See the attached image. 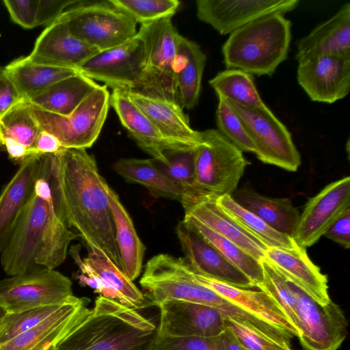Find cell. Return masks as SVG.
<instances>
[{
  "label": "cell",
  "mask_w": 350,
  "mask_h": 350,
  "mask_svg": "<svg viewBox=\"0 0 350 350\" xmlns=\"http://www.w3.org/2000/svg\"><path fill=\"white\" fill-rule=\"evenodd\" d=\"M49 179L59 217L88 250L101 251L122 269L107 182L94 157L82 148L49 154Z\"/></svg>",
  "instance_id": "6da1fadb"
},
{
  "label": "cell",
  "mask_w": 350,
  "mask_h": 350,
  "mask_svg": "<svg viewBox=\"0 0 350 350\" xmlns=\"http://www.w3.org/2000/svg\"><path fill=\"white\" fill-rule=\"evenodd\" d=\"M49 154L40 157L39 176L12 235L1 254V265L10 276L36 269H55L66 258L79 236L59 217L49 179Z\"/></svg>",
  "instance_id": "7a4b0ae2"
},
{
  "label": "cell",
  "mask_w": 350,
  "mask_h": 350,
  "mask_svg": "<svg viewBox=\"0 0 350 350\" xmlns=\"http://www.w3.org/2000/svg\"><path fill=\"white\" fill-rule=\"evenodd\" d=\"M156 325L135 310L98 297L87 317L53 350H151Z\"/></svg>",
  "instance_id": "3957f363"
},
{
  "label": "cell",
  "mask_w": 350,
  "mask_h": 350,
  "mask_svg": "<svg viewBox=\"0 0 350 350\" xmlns=\"http://www.w3.org/2000/svg\"><path fill=\"white\" fill-rule=\"evenodd\" d=\"M291 40V22L283 14L254 21L231 33L221 52L226 69L252 75L272 76L286 59Z\"/></svg>",
  "instance_id": "277c9868"
},
{
  "label": "cell",
  "mask_w": 350,
  "mask_h": 350,
  "mask_svg": "<svg viewBox=\"0 0 350 350\" xmlns=\"http://www.w3.org/2000/svg\"><path fill=\"white\" fill-rule=\"evenodd\" d=\"M200 133L201 143L195 154L196 204L232 196L249 164L243 152L218 130Z\"/></svg>",
  "instance_id": "5b68a950"
},
{
  "label": "cell",
  "mask_w": 350,
  "mask_h": 350,
  "mask_svg": "<svg viewBox=\"0 0 350 350\" xmlns=\"http://www.w3.org/2000/svg\"><path fill=\"white\" fill-rule=\"evenodd\" d=\"M172 17L141 25L137 36L143 43L144 62L136 92L177 102L174 64L179 33Z\"/></svg>",
  "instance_id": "8992f818"
},
{
  "label": "cell",
  "mask_w": 350,
  "mask_h": 350,
  "mask_svg": "<svg viewBox=\"0 0 350 350\" xmlns=\"http://www.w3.org/2000/svg\"><path fill=\"white\" fill-rule=\"evenodd\" d=\"M110 94L106 85L98 86L68 116L31 106L41 130L60 142L64 148H90L98 139L107 116Z\"/></svg>",
  "instance_id": "52a82bcc"
},
{
  "label": "cell",
  "mask_w": 350,
  "mask_h": 350,
  "mask_svg": "<svg viewBox=\"0 0 350 350\" xmlns=\"http://www.w3.org/2000/svg\"><path fill=\"white\" fill-rule=\"evenodd\" d=\"M150 305L167 300H181L209 306L215 291L195 278L185 258L159 254L145 265L139 280Z\"/></svg>",
  "instance_id": "ba28073f"
},
{
  "label": "cell",
  "mask_w": 350,
  "mask_h": 350,
  "mask_svg": "<svg viewBox=\"0 0 350 350\" xmlns=\"http://www.w3.org/2000/svg\"><path fill=\"white\" fill-rule=\"evenodd\" d=\"M60 18L73 36L98 51L121 45L137 33V23L108 1L74 6Z\"/></svg>",
  "instance_id": "9c48e42d"
},
{
  "label": "cell",
  "mask_w": 350,
  "mask_h": 350,
  "mask_svg": "<svg viewBox=\"0 0 350 350\" xmlns=\"http://www.w3.org/2000/svg\"><path fill=\"white\" fill-rule=\"evenodd\" d=\"M225 100L242 122L259 160L289 172L298 170L301 156L291 134L267 105L250 108Z\"/></svg>",
  "instance_id": "30bf717a"
},
{
  "label": "cell",
  "mask_w": 350,
  "mask_h": 350,
  "mask_svg": "<svg viewBox=\"0 0 350 350\" xmlns=\"http://www.w3.org/2000/svg\"><path fill=\"white\" fill-rule=\"evenodd\" d=\"M71 280L55 269L41 268L0 280V306L8 312L62 305L75 300Z\"/></svg>",
  "instance_id": "8fae6325"
},
{
  "label": "cell",
  "mask_w": 350,
  "mask_h": 350,
  "mask_svg": "<svg viewBox=\"0 0 350 350\" xmlns=\"http://www.w3.org/2000/svg\"><path fill=\"white\" fill-rule=\"evenodd\" d=\"M285 279L296 297L298 338L302 347L306 350L339 348L348 331V321L341 308L332 300L326 305L319 304L296 284Z\"/></svg>",
  "instance_id": "7c38bea8"
},
{
  "label": "cell",
  "mask_w": 350,
  "mask_h": 350,
  "mask_svg": "<svg viewBox=\"0 0 350 350\" xmlns=\"http://www.w3.org/2000/svg\"><path fill=\"white\" fill-rule=\"evenodd\" d=\"M144 62V46L136 35L118 46L99 51L84 62L78 71L92 80L122 91H135Z\"/></svg>",
  "instance_id": "4fadbf2b"
},
{
  "label": "cell",
  "mask_w": 350,
  "mask_h": 350,
  "mask_svg": "<svg viewBox=\"0 0 350 350\" xmlns=\"http://www.w3.org/2000/svg\"><path fill=\"white\" fill-rule=\"evenodd\" d=\"M299 0H198V18L221 35L230 34L260 18L291 12Z\"/></svg>",
  "instance_id": "5bb4252c"
},
{
  "label": "cell",
  "mask_w": 350,
  "mask_h": 350,
  "mask_svg": "<svg viewBox=\"0 0 350 350\" xmlns=\"http://www.w3.org/2000/svg\"><path fill=\"white\" fill-rule=\"evenodd\" d=\"M350 209V177L326 185L306 204L293 239L306 248L315 244L329 228Z\"/></svg>",
  "instance_id": "9a60e30c"
},
{
  "label": "cell",
  "mask_w": 350,
  "mask_h": 350,
  "mask_svg": "<svg viewBox=\"0 0 350 350\" xmlns=\"http://www.w3.org/2000/svg\"><path fill=\"white\" fill-rule=\"evenodd\" d=\"M297 79L315 102L334 103L350 90V55H321L298 62Z\"/></svg>",
  "instance_id": "2e32d148"
},
{
  "label": "cell",
  "mask_w": 350,
  "mask_h": 350,
  "mask_svg": "<svg viewBox=\"0 0 350 350\" xmlns=\"http://www.w3.org/2000/svg\"><path fill=\"white\" fill-rule=\"evenodd\" d=\"M160 310L157 336L216 337L224 331V317L208 306L181 300H167Z\"/></svg>",
  "instance_id": "e0dca14e"
},
{
  "label": "cell",
  "mask_w": 350,
  "mask_h": 350,
  "mask_svg": "<svg viewBox=\"0 0 350 350\" xmlns=\"http://www.w3.org/2000/svg\"><path fill=\"white\" fill-rule=\"evenodd\" d=\"M176 231L185 258L194 273L237 288H255L243 272L228 262L184 219L179 221Z\"/></svg>",
  "instance_id": "ac0fdd59"
},
{
  "label": "cell",
  "mask_w": 350,
  "mask_h": 350,
  "mask_svg": "<svg viewBox=\"0 0 350 350\" xmlns=\"http://www.w3.org/2000/svg\"><path fill=\"white\" fill-rule=\"evenodd\" d=\"M87 297H77L62 305L41 322L8 342L0 350H45L55 346L90 314Z\"/></svg>",
  "instance_id": "d6986e66"
},
{
  "label": "cell",
  "mask_w": 350,
  "mask_h": 350,
  "mask_svg": "<svg viewBox=\"0 0 350 350\" xmlns=\"http://www.w3.org/2000/svg\"><path fill=\"white\" fill-rule=\"evenodd\" d=\"M99 51L73 36L60 16L37 38L28 57L33 62L78 68Z\"/></svg>",
  "instance_id": "ffe728a7"
},
{
  "label": "cell",
  "mask_w": 350,
  "mask_h": 350,
  "mask_svg": "<svg viewBox=\"0 0 350 350\" xmlns=\"http://www.w3.org/2000/svg\"><path fill=\"white\" fill-rule=\"evenodd\" d=\"M122 92L168 139L187 150L195 149L200 144V131L191 128L178 103L136 91Z\"/></svg>",
  "instance_id": "44dd1931"
},
{
  "label": "cell",
  "mask_w": 350,
  "mask_h": 350,
  "mask_svg": "<svg viewBox=\"0 0 350 350\" xmlns=\"http://www.w3.org/2000/svg\"><path fill=\"white\" fill-rule=\"evenodd\" d=\"M109 102L131 137L157 162L166 165L167 152L188 150L165 137L122 91L113 90Z\"/></svg>",
  "instance_id": "7402d4cb"
},
{
  "label": "cell",
  "mask_w": 350,
  "mask_h": 350,
  "mask_svg": "<svg viewBox=\"0 0 350 350\" xmlns=\"http://www.w3.org/2000/svg\"><path fill=\"white\" fill-rule=\"evenodd\" d=\"M265 258L285 278L289 279L320 305L330 301L327 276L307 254L306 248H267Z\"/></svg>",
  "instance_id": "603a6c76"
},
{
  "label": "cell",
  "mask_w": 350,
  "mask_h": 350,
  "mask_svg": "<svg viewBox=\"0 0 350 350\" xmlns=\"http://www.w3.org/2000/svg\"><path fill=\"white\" fill-rule=\"evenodd\" d=\"M40 155L31 156L23 161L0 194V254L33 194L35 182L39 176Z\"/></svg>",
  "instance_id": "cb8c5ba5"
},
{
  "label": "cell",
  "mask_w": 350,
  "mask_h": 350,
  "mask_svg": "<svg viewBox=\"0 0 350 350\" xmlns=\"http://www.w3.org/2000/svg\"><path fill=\"white\" fill-rule=\"evenodd\" d=\"M298 62L321 55H350V3L297 42Z\"/></svg>",
  "instance_id": "d4e9b609"
},
{
  "label": "cell",
  "mask_w": 350,
  "mask_h": 350,
  "mask_svg": "<svg viewBox=\"0 0 350 350\" xmlns=\"http://www.w3.org/2000/svg\"><path fill=\"white\" fill-rule=\"evenodd\" d=\"M113 169L126 182L144 186L155 197L178 201L184 209L194 202L191 193L170 178L153 159L122 158Z\"/></svg>",
  "instance_id": "484cf974"
},
{
  "label": "cell",
  "mask_w": 350,
  "mask_h": 350,
  "mask_svg": "<svg viewBox=\"0 0 350 350\" xmlns=\"http://www.w3.org/2000/svg\"><path fill=\"white\" fill-rule=\"evenodd\" d=\"M196 280L247 312L271 323L292 337H298L297 329L283 310L265 292L237 288L205 275L194 273Z\"/></svg>",
  "instance_id": "4316f807"
},
{
  "label": "cell",
  "mask_w": 350,
  "mask_h": 350,
  "mask_svg": "<svg viewBox=\"0 0 350 350\" xmlns=\"http://www.w3.org/2000/svg\"><path fill=\"white\" fill-rule=\"evenodd\" d=\"M206 57L195 42L179 35L174 64V81L178 101L191 109L199 102Z\"/></svg>",
  "instance_id": "83f0119b"
},
{
  "label": "cell",
  "mask_w": 350,
  "mask_h": 350,
  "mask_svg": "<svg viewBox=\"0 0 350 350\" xmlns=\"http://www.w3.org/2000/svg\"><path fill=\"white\" fill-rule=\"evenodd\" d=\"M105 189L113 217L122 270L131 280L134 281L141 273L146 247L118 195L107 183Z\"/></svg>",
  "instance_id": "f1b7e54d"
},
{
  "label": "cell",
  "mask_w": 350,
  "mask_h": 350,
  "mask_svg": "<svg viewBox=\"0 0 350 350\" xmlns=\"http://www.w3.org/2000/svg\"><path fill=\"white\" fill-rule=\"evenodd\" d=\"M185 210L209 228L237 245L252 257L260 261L267 249L260 241L231 219L217 204L216 200L202 201Z\"/></svg>",
  "instance_id": "f546056e"
},
{
  "label": "cell",
  "mask_w": 350,
  "mask_h": 350,
  "mask_svg": "<svg viewBox=\"0 0 350 350\" xmlns=\"http://www.w3.org/2000/svg\"><path fill=\"white\" fill-rule=\"evenodd\" d=\"M233 199L276 231L293 237L300 213L287 198H271L252 189L236 190Z\"/></svg>",
  "instance_id": "4dcf8cb0"
},
{
  "label": "cell",
  "mask_w": 350,
  "mask_h": 350,
  "mask_svg": "<svg viewBox=\"0 0 350 350\" xmlns=\"http://www.w3.org/2000/svg\"><path fill=\"white\" fill-rule=\"evenodd\" d=\"M98 85L79 72L56 82L26 100L41 110L68 116Z\"/></svg>",
  "instance_id": "1f68e13d"
},
{
  "label": "cell",
  "mask_w": 350,
  "mask_h": 350,
  "mask_svg": "<svg viewBox=\"0 0 350 350\" xmlns=\"http://www.w3.org/2000/svg\"><path fill=\"white\" fill-rule=\"evenodd\" d=\"M88 250V256L83 260L92 268L106 288L107 298L135 310L150 305L133 281L103 252L95 249Z\"/></svg>",
  "instance_id": "d6a6232c"
},
{
  "label": "cell",
  "mask_w": 350,
  "mask_h": 350,
  "mask_svg": "<svg viewBox=\"0 0 350 350\" xmlns=\"http://www.w3.org/2000/svg\"><path fill=\"white\" fill-rule=\"evenodd\" d=\"M4 68L24 100L79 72L75 68L36 63L28 57L18 58Z\"/></svg>",
  "instance_id": "836d02e7"
},
{
  "label": "cell",
  "mask_w": 350,
  "mask_h": 350,
  "mask_svg": "<svg viewBox=\"0 0 350 350\" xmlns=\"http://www.w3.org/2000/svg\"><path fill=\"white\" fill-rule=\"evenodd\" d=\"M216 202L231 219L267 248L295 250L299 247L292 237L272 228L260 217L237 203L231 196L220 197Z\"/></svg>",
  "instance_id": "e575fe53"
},
{
  "label": "cell",
  "mask_w": 350,
  "mask_h": 350,
  "mask_svg": "<svg viewBox=\"0 0 350 350\" xmlns=\"http://www.w3.org/2000/svg\"><path fill=\"white\" fill-rule=\"evenodd\" d=\"M228 262L243 272L256 288L262 283L263 271L260 261L256 260L235 243L217 234L191 215L185 213L183 219Z\"/></svg>",
  "instance_id": "d590c367"
},
{
  "label": "cell",
  "mask_w": 350,
  "mask_h": 350,
  "mask_svg": "<svg viewBox=\"0 0 350 350\" xmlns=\"http://www.w3.org/2000/svg\"><path fill=\"white\" fill-rule=\"evenodd\" d=\"M217 95L237 105L259 108L266 105L254 83L253 75L239 69H226L208 81Z\"/></svg>",
  "instance_id": "8d00e7d4"
},
{
  "label": "cell",
  "mask_w": 350,
  "mask_h": 350,
  "mask_svg": "<svg viewBox=\"0 0 350 350\" xmlns=\"http://www.w3.org/2000/svg\"><path fill=\"white\" fill-rule=\"evenodd\" d=\"M41 131L30 104L22 99L0 116V146L4 139H12L36 155L33 148Z\"/></svg>",
  "instance_id": "74e56055"
},
{
  "label": "cell",
  "mask_w": 350,
  "mask_h": 350,
  "mask_svg": "<svg viewBox=\"0 0 350 350\" xmlns=\"http://www.w3.org/2000/svg\"><path fill=\"white\" fill-rule=\"evenodd\" d=\"M263 271L262 283L258 286L280 307L292 325L298 331L297 299L285 278L265 258L260 260Z\"/></svg>",
  "instance_id": "f35d334b"
},
{
  "label": "cell",
  "mask_w": 350,
  "mask_h": 350,
  "mask_svg": "<svg viewBox=\"0 0 350 350\" xmlns=\"http://www.w3.org/2000/svg\"><path fill=\"white\" fill-rule=\"evenodd\" d=\"M109 3L122 11L136 23L147 25L172 17L178 10L177 0H109Z\"/></svg>",
  "instance_id": "ab89813d"
},
{
  "label": "cell",
  "mask_w": 350,
  "mask_h": 350,
  "mask_svg": "<svg viewBox=\"0 0 350 350\" xmlns=\"http://www.w3.org/2000/svg\"><path fill=\"white\" fill-rule=\"evenodd\" d=\"M62 305L44 306L8 312L0 322V345L35 326L55 312Z\"/></svg>",
  "instance_id": "60d3db41"
},
{
  "label": "cell",
  "mask_w": 350,
  "mask_h": 350,
  "mask_svg": "<svg viewBox=\"0 0 350 350\" xmlns=\"http://www.w3.org/2000/svg\"><path fill=\"white\" fill-rule=\"evenodd\" d=\"M217 96V130L241 151L254 153L255 146L240 118L221 96Z\"/></svg>",
  "instance_id": "b9f144b4"
},
{
  "label": "cell",
  "mask_w": 350,
  "mask_h": 350,
  "mask_svg": "<svg viewBox=\"0 0 350 350\" xmlns=\"http://www.w3.org/2000/svg\"><path fill=\"white\" fill-rule=\"evenodd\" d=\"M224 327L247 350H292L290 342L273 338L233 319L224 317Z\"/></svg>",
  "instance_id": "7bdbcfd3"
},
{
  "label": "cell",
  "mask_w": 350,
  "mask_h": 350,
  "mask_svg": "<svg viewBox=\"0 0 350 350\" xmlns=\"http://www.w3.org/2000/svg\"><path fill=\"white\" fill-rule=\"evenodd\" d=\"M196 149L197 148L188 150L168 152L165 154L168 159L167 164L162 165L157 162L159 163L160 169L170 178L191 193L194 201L192 205L196 202L193 188Z\"/></svg>",
  "instance_id": "ee69618b"
},
{
  "label": "cell",
  "mask_w": 350,
  "mask_h": 350,
  "mask_svg": "<svg viewBox=\"0 0 350 350\" xmlns=\"http://www.w3.org/2000/svg\"><path fill=\"white\" fill-rule=\"evenodd\" d=\"M151 350H217L215 337L157 336Z\"/></svg>",
  "instance_id": "f6af8a7d"
},
{
  "label": "cell",
  "mask_w": 350,
  "mask_h": 350,
  "mask_svg": "<svg viewBox=\"0 0 350 350\" xmlns=\"http://www.w3.org/2000/svg\"><path fill=\"white\" fill-rule=\"evenodd\" d=\"M3 3L16 23L25 29H32L37 26L39 0H5Z\"/></svg>",
  "instance_id": "bcb514c9"
},
{
  "label": "cell",
  "mask_w": 350,
  "mask_h": 350,
  "mask_svg": "<svg viewBox=\"0 0 350 350\" xmlns=\"http://www.w3.org/2000/svg\"><path fill=\"white\" fill-rule=\"evenodd\" d=\"M79 2L76 0H39L36 17L37 26L49 25L66 8Z\"/></svg>",
  "instance_id": "7dc6e473"
},
{
  "label": "cell",
  "mask_w": 350,
  "mask_h": 350,
  "mask_svg": "<svg viewBox=\"0 0 350 350\" xmlns=\"http://www.w3.org/2000/svg\"><path fill=\"white\" fill-rule=\"evenodd\" d=\"M22 99L5 68L0 66V116Z\"/></svg>",
  "instance_id": "c3c4849f"
},
{
  "label": "cell",
  "mask_w": 350,
  "mask_h": 350,
  "mask_svg": "<svg viewBox=\"0 0 350 350\" xmlns=\"http://www.w3.org/2000/svg\"><path fill=\"white\" fill-rule=\"evenodd\" d=\"M324 236L346 249L350 247V209L329 228Z\"/></svg>",
  "instance_id": "681fc988"
},
{
  "label": "cell",
  "mask_w": 350,
  "mask_h": 350,
  "mask_svg": "<svg viewBox=\"0 0 350 350\" xmlns=\"http://www.w3.org/2000/svg\"><path fill=\"white\" fill-rule=\"evenodd\" d=\"M63 148L57 137L42 130L38 137L33 151L36 155H40L57 153Z\"/></svg>",
  "instance_id": "f907efd6"
},
{
  "label": "cell",
  "mask_w": 350,
  "mask_h": 350,
  "mask_svg": "<svg viewBox=\"0 0 350 350\" xmlns=\"http://www.w3.org/2000/svg\"><path fill=\"white\" fill-rule=\"evenodd\" d=\"M1 146L5 148L9 158L14 162L21 163L23 161L33 155L31 151L22 144L12 139H4Z\"/></svg>",
  "instance_id": "816d5d0a"
},
{
  "label": "cell",
  "mask_w": 350,
  "mask_h": 350,
  "mask_svg": "<svg viewBox=\"0 0 350 350\" xmlns=\"http://www.w3.org/2000/svg\"><path fill=\"white\" fill-rule=\"evenodd\" d=\"M217 350H247L226 329L215 337Z\"/></svg>",
  "instance_id": "f5cc1de1"
},
{
  "label": "cell",
  "mask_w": 350,
  "mask_h": 350,
  "mask_svg": "<svg viewBox=\"0 0 350 350\" xmlns=\"http://www.w3.org/2000/svg\"><path fill=\"white\" fill-rule=\"evenodd\" d=\"M8 311L1 306H0V322L4 318V317L7 314Z\"/></svg>",
  "instance_id": "db71d44e"
},
{
  "label": "cell",
  "mask_w": 350,
  "mask_h": 350,
  "mask_svg": "<svg viewBox=\"0 0 350 350\" xmlns=\"http://www.w3.org/2000/svg\"><path fill=\"white\" fill-rule=\"evenodd\" d=\"M54 347H55V346L50 347L47 348V349H45V350H53V349H54Z\"/></svg>",
  "instance_id": "11a10c76"
}]
</instances>
